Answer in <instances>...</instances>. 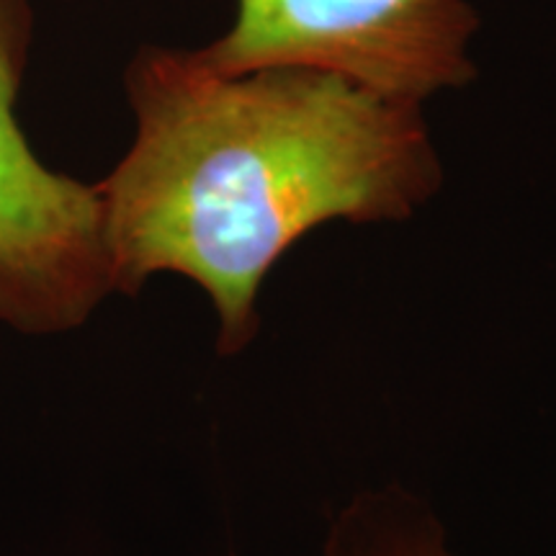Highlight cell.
<instances>
[{
	"mask_svg": "<svg viewBox=\"0 0 556 556\" xmlns=\"http://www.w3.org/2000/svg\"><path fill=\"white\" fill-rule=\"evenodd\" d=\"M135 142L96 189L111 287L191 278L219 317L217 353L258 336L261 287L330 222H402L441 191L422 103L309 67L214 73L148 45L129 62Z\"/></svg>",
	"mask_w": 556,
	"mask_h": 556,
	"instance_id": "6da1fadb",
	"label": "cell"
},
{
	"mask_svg": "<svg viewBox=\"0 0 556 556\" xmlns=\"http://www.w3.org/2000/svg\"><path fill=\"white\" fill-rule=\"evenodd\" d=\"M29 41V0H0V319L41 336L78 328L114 287L99 189L45 168L13 116Z\"/></svg>",
	"mask_w": 556,
	"mask_h": 556,
	"instance_id": "3957f363",
	"label": "cell"
},
{
	"mask_svg": "<svg viewBox=\"0 0 556 556\" xmlns=\"http://www.w3.org/2000/svg\"><path fill=\"white\" fill-rule=\"evenodd\" d=\"M323 556H456L426 500L389 484L361 492L332 518Z\"/></svg>",
	"mask_w": 556,
	"mask_h": 556,
	"instance_id": "277c9868",
	"label": "cell"
},
{
	"mask_svg": "<svg viewBox=\"0 0 556 556\" xmlns=\"http://www.w3.org/2000/svg\"><path fill=\"white\" fill-rule=\"evenodd\" d=\"M469 0H235L232 26L193 50L214 73L309 67L422 103L477 78Z\"/></svg>",
	"mask_w": 556,
	"mask_h": 556,
	"instance_id": "7a4b0ae2",
	"label": "cell"
}]
</instances>
